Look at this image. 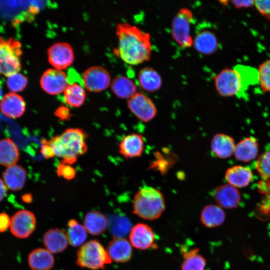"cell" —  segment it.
Segmentation results:
<instances>
[{"label": "cell", "mask_w": 270, "mask_h": 270, "mask_svg": "<svg viewBox=\"0 0 270 270\" xmlns=\"http://www.w3.org/2000/svg\"><path fill=\"white\" fill-rule=\"evenodd\" d=\"M116 34L118 47L114 53L130 65H138L148 61L152 46L150 34L135 26L122 22L118 24Z\"/></svg>", "instance_id": "obj_1"}, {"label": "cell", "mask_w": 270, "mask_h": 270, "mask_svg": "<svg viewBox=\"0 0 270 270\" xmlns=\"http://www.w3.org/2000/svg\"><path fill=\"white\" fill-rule=\"evenodd\" d=\"M257 83L258 70L242 64L224 69L214 78L216 90L220 96L226 97L242 94L249 86Z\"/></svg>", "instance_id": "obj_2"}, {"label": "cell", "mask_w": 270, "mask_h": 270, "mask_svg": "<svg viewBox=\"0 0 270 270\" xmlns=\"http://www.w3.org/2000/svg\"><path fill=\"white\" fill-rule=\"evenodd\" d=\"M88 137L86 132L82 129L68 128L47 142L53 148L55 155L62 158V162L71 164L86 152Z\"/></svg>", "instance_id": "obj_3"}, {"label": "cell", "mask_w": 270, "mask_h": 270, "mask_svg": "<svg viewBox=\"0 0 270 270\" xmlns=\"http://www.w3.org/2000/svg\"><path fill=\"white\" fill-rule=\"evenodd\" d=\"M166 208L164 196L158 188L144 186L134 196L133 213L144 220H154L160 218Z\"/></svg>", "instance_id": "obj_4"}, {"label": "cell", "mask_w": 270, "mask_h": 270, "mask_svg": "<svg viewBox=\"0 0 270 270\" xmlns=\"http://www.w3.org/2000/svg\"><path fill=\"white\" fill-rule=\"evenodd\" d=\"M112 261L106 250L96 240L84 244L76 254V263L82 268L101 269L110 264Z\"/></svg>", "instance_id": "obj_5"}, {"label": "cell", "mask_w": 270, "mask_h": 270, "mask_svg": "<svg viewBox=\"0 0 270 270\" xmlns=\"http://www.w3.org/2000/svg\"><path fill=\"white\" fill-rule=\"evenodd\" d=\"M20 46L14 40L0 38V74L9 76L20 70Z\"/></svg>", "instance_id": "obj_6"}, {"label": "cell", "mask_w": 270, "mask_h": 270, "mask_svg": "<svg viewBox=\"0 0 270 270\" xmlns=\"http://www.w3.org/2000/svg\"><path fill=\"white\" fill-rule=\"evenodd\" d=\"M193 20L192 12L185 8H181L172 20V38L182 48H189L193 45V38L190 34V26Z\"/></svg>", "instance_id": "obj_7"}, {"label": "cell", "mask_w": 270, "mask_h": 270, "mask_svg": "<svg viewBox=\"0 0 270 270\" xmlns=\"http://www.w3.org/2000/svg\"><path fill=\"white\" fill-rule=\"evenodd\" d=\"M130 112L140 120L147 122L156 115L157 109L152 100L144 94L137 92L127 102Z\"/></svg>", "instance_id": "obj_8"}, {"label": "cell", "mask_w": 270, "mask_h": 270, "mask_svg": "<svg viewBox=\"0 0 270 270\" xmlns=\"http://www.w3.org/2000/svg\"><path fill=\"white\" fill-rule=\"evenodd\" d=\"M36 226V219L34 214L28 210H20L11 218L10 228L14 236L24 238L33 232Z\"/></svg>", "instance_id": "obj_9"}, {"label": "cell", "mask_w": 270, "mask_h": 270, "mask_svg": "<svg viewBox=\"0 0 270 270\" xmlns=\"http://www.w3.org/2000/svg\"><path fill=\"white\" fill-rule=\"evenodd\" d=\"M82 84L89 91L99 92L107 88L110 84L108 72L100 66H94L87 69L82 76Z\"/></svg>", "instance_id": "obj_10"}, {"label": "cell", "mask_w": 270, "mask_h": 270, "mask_svg": "<svg viewBox=\"0 0 270 270\" xmlns=\"http://www.w3.org/2000/svg\"><path fill=\"white\" fill-rule=\"evenodd\" d=\"M156 234L151 226L138 222L130 230L129 241L132 246L140 250H146L154 247Z\"/></svg>", "instance_id": "obj_11"}, {"label": "cell", "mask_w": 270, "mask_h": 270, "mask_svg": "<svg viewBox=\"0 0 270 270\" xmlns=\"http://www.w3.org/2000/svg\"><path fill=\"white\" fill-rule=\"evenodd\" d=\"M68 78L62 70L50 68L42 76L40 84L46 93L56 95L64 92L68 86Z\"/></svg>", "instance_id": "obj_12"}, {"label": "cell", "mask_w": 270, "mask_h": 270, "mask_svg": "<svg viewBox=\"0 0 270 270\" xmlns=\"http://www.w3.org/2000/svg\"><path fill=\"white\" fill-rule=\"evenodd\" d=\"M48 60L56 69L62 70L70 66L74 60L72 47L66 42H58L48 50Z\"/></svg>", "instance_id": "obj_13"}, {"label": "cell", "mask_w": 270, "mask_h": 270, "mask_svg": "<svg viewBox=\"0 0 270 270\" xmlns=\"http://www.w3.org/2000/svg\"><path fill=\"white\" fill-rule=\"evenodd\" d=\"M211 196L217 205L227 209L237 208L241 199L238 189L229 184L216 187L211 192Z\"/></svg>", "instance_id": "obj_14"}, {"label": "cell", "mask_w": 270, "mask_h": 270, "mask_svg": "<svg viewBox=\"0 0 270 270\" xmlns=\"http://www.w3.org/2000/svg\"><path fill=\"white\" fill-rule=\"evenodd\" d=\"M132 246L129 240L124 238H114L106 249L112 260L124 263L129 261L132 254Z\"/></svg>", "instance_id": "obj_15"}, {"label": "cell", "mask_w": 270, "mask_h": 270, "mask_svg": "<svg viewBox=\"0 0 270 270\" xmlns=\"http://www.w3.org/2000/svg\"><path fill=\"white\" fill-rule=\"evenodd\" d=\"M144 148L143 136L137 133L124 136L119 144L120 153L126 158H134L141 156Z\"/></svg>", "instance_id": "obj_16"}, {"label": "cell", "mask_w": 270, "mask_h": 270, "mask_svg": "<svg viewBox=\"0 0 270 270\" xmlns=\"http://www.w3.org/2000/svg\"><path fill=\"white\" fill-rule=\"evenodd\" d=\"M193 45L198 52L210 55L216 52L218 48L217 38L212 31L208 29H200L193 39Z\"/></svg>", "instance_id": "obj_17"}, {"label": "cell", "mask_w": 270, "mask_h": 270, "mask_svg": "<svg viewBox=\"0 0 270 270\" xmlns=\"http://www.w3.org/2000/svg\"><path fill=\"white\" fill-rule=\"evenodd\" d=\"M0 108L2 113L8 117L17 118L24 112L26 103L21 96L14 92H10L2 99Z\"/></svg>", "instance_id": "obj_18"}, {"label": "cell", "mask_w": 270, "mask_h": 270, "mask_svg": "<svg viewBox=\"0 0 270 270\" xmlns=\"http://www.w3.org/2000/svg\"><path fill=\"white\" fill-rule=\"evenodd\" d=\"M42 242L45 248L52 254L62 252L68 244L66 233L58 228L48 230L43 236Z\"/></svg>", "instance_id": "obj_19"}, {"label": "cell", "mask_w": 270, "mask_h": 270, "mask_svg": "<svg viewBox=\"0 0 270 270\" xmlns=\"http://www.w3.org/2000/svg\"><path fill=\"white\" fill-rule=\"evenodd\" d=\"M235 146L233 138L224 134H215L210 143L212 154L220 158H226L231 156L234 154Z\"/></svg>", "instance_id": "obj_20"}, {"label": "cell", "mask_w": 270, "mask_h": 270, "mask_svg": "<svg viewBox=\"0 0 270 270\" xmlns=\"http://www.w3.org/2000/svg\"><path fill=\"white\" fill-rule=\"evenodd\" d=\"M252 178L250 169L242 166L230 168L225 174V178L228 184L236 188L246 187L251 182Z\"/></svg>", "instance_id": "obj_21"}, {"label": "cell", "mask_w": 270, "mask_h": 270, "mask_svg": "<svg viewBox=\"0 0 270 270\" xmlns=\"http://www.w3.org/2000/svg\"><path fill=\"white\" fill-rule=\"evenodd\" d=\"M28 263L32 270H50L54 265V258L46 248H38L30 254Z\"/></svg>", "instance_id": "obj_22"}, {"label": "cell", "mask_w": 270, "mask_h": 270, "mask_svg": "<svg viewBox=\"0 0 270 270\" xmlns=\"http://www.w3.org/2000/svg\"><path fill=\"white\" fill-rule=\"evenodd\" d=\"M226 214L222 208L217 204H208L202 210L200 220L208 228H214L221 226L225 221Z\"/></svg>", "instance_id": "obj_23"}, {"label": "cell", "mask_w": 270, "mask_h": 270, "mask_svg": "<svg viewBox=\"0 0 270 270\" xmlns=\"http://www.w3.org/2000/svg\"><path fill=\"white\" fill-rule=\"evenodd\" d=\"M138 82L144 90L153 92L158 91L161 88L162 78L156 70L152 68L146 66L140 70Z\"/></svg>", "instance_id": "obj_24"}, {"label": "cell", "mask_w": 270, "mask_h": 270, "mask_svg": "<svg viewBox=\"0 0 270 270\" xmlns=\"http://www.w3.org/2000/svg\"><path fill=\"white\" fill-rule=\"evenodd\" d=\"M83 226L88 232L92 235L99 236L106 231L108 220L102 213L98 211H90L86 214Z\"/></svg>", "instance_id": "obj_25"}, {"label": "cell", "mask_w": 270, "mask_h": 270, "mask_svg": "<svg viewBox=\"0 0 270 270\" xmlns=\"http://www.w3.org/2000/svg\"><path fill=\"white\" fill-rule=\"evenodd\" d=\"M4 182L8 188L14 191L21 190L26 178V170L19 165L8 167L2 174Z\"/></svg>", "instance_id": "obj_26"}, {"label": "cell", "mask_w": 270, "mask_h": 270, "mask_svg": "<svg viewBox=\"0 0 270 270\" xmlns=\"http://www.w3.org/2000/svg\"><path fill=\"white\" fill-rule=\"evenodd\" d=\"M258 152V144L256 139L250 136L242 140L236 145L234 154L238 160L248 162L256 157Z\"/></svg>", "instance_id": "obj_27"}, {"label": "cell", "mask_w": 270, "mask_h": 270, "mask_svg": "<svg viewBox=\"0 0 270 270\" xmlns=\"http://www.w3.org/2000/svg\"><path fill=\"white\" fill-rule=\"evenodd\" d=\"M19 152L10 138L0 140V164L10 167L15 165L19 159Z\"/></svg>", "instance_id": "obj_28"}, {"label": "cell", "mask_w": 270, "mask_h": 270, "mask_svg": "<svg viewBox=\"0 0 270 270\" xmlns=\"http://www.w3.org/2000/svg\"><path fill=\"white\" fill-rule=\"evenodd\" d=\"M111 88L114 94L122 98H130L137 92V86L129 78L118 76L112 81Z\"/></svg>", "instance_id": "obj_29"}, {"label": "cell", "mask_w": 270, "mask_h": 270, "mask_svg": "<svg viewBox=\"0 0 270 270\" xmlns=\"http://www.w3.org/2000/svg\"><path fill=\"white\" fill-rule=\"evenodd\" d=\"M87 231L84 226L74 219L67 224L66 235L68 244L73 246H82L87 238Z\"/></svg>", "instance_id": "obj_30"}, {"label": "cell", "mask_w": 270, "mask_h": 270, "mask_svg": "<svg viewBox=\"0 0 270 270\" xmlns=\"http://www.w3.org/2000/svg\"><path fill=\"white\" fill-rule=\"evenodd\" d=\"M86 92L82 84L71 82L64 91V98L66 103L74 108L82 106L86 100Z\"/></svg>", "instance_id": "obj_31"}, {"label": "cell", "mask_w": 270, "mask_h": 270, "mask_svg": "<svg viewBox=\"0 0 270 270\" xmlns=\"http://www.w3.org/2000/svg\"><path fill=\"white\" fill-rule=\"evenodd\" d=\"M198 252V248H194L184 254L182 270H205L206 260Z\"/></svg>", "instance_id": "obj_32"}, {"label": "cell", "mask_w": 270, "mask_h": 270, "mask_svg": "<svg viewBox=\"0 0 270 270\" xmlns=\"http://www.w3.org/2000/svg\"><path fill=\"white\" fill-rule=\"evenodd\" d=\"M258 70V84L262 90L270 92V60L263 62Z\"/></svg>", "instance_id": "obj_33"}, {"label": "cell", "mask_w": 270, "mask_h": 270, "mask_svg": "<svg viewBox=\"0 0 270 270\" xmlns=\"http://www.w3.org/2000/svg\"><path fill=\"white\" fill-rule=\"evenodd\" d=\"M255 166L263 178H270V150L265 151L258 158Z\"/></svg>", "instance_id": "obj_34"}, {"label": "cell", "mask_w": 270, "mask_h": 270, "mask_svg": "<svg viewBox=\"0 0 270 270\" xmlns=\"http://www.w3.org/2000/svg\"><path fill=\"white\" fill-rule=\"evenodd\" d=\"M6 83L11 92H18L22 91L26 87L28 80L22 74L16 73L9 76Z\"/></svg>", "instance_id": "obj_35"}, {"label": "cell", "mask_w": 270, "mask_h": 270, "mask_svg": "<svg viewBox=\"0 0 270 270\" xmlns=\"http://www.w3.org/2000/svg\"><path fill=\"white\" fill-rule=\"evenodd\" d=\"M56 172L58 176H62L68 180L74 178L76 176L74 168L70 164L62 162L58 164Z\"/></svg>", "instance_id": "obj_36"}, {"label": "cell", "mask_w": 270, "mask_h": 270, "mask_svg": "<svg viewBox=\"0 0 270 270\" xmlns=\"http://www.w3.org/2000/svg\"><path fill=\"white\" fill-rule=\"evenodd\" d=\"M254 6L262 16L270 20V0H254Z\"/></svg>", "instance_id": "obj_37"}, {"label": "cell", "mask_w": 270, "mask_h": 270, "mask_svg": "<svg viewBox=\"0 0 270 270\" xmlns=\"http://www.w3.org/2000/svg\"><path fill=\"white\" fill-rule=\"evenodd\" d=\"M40 152L45 158H50L54 156L55 154L52 146L48 143L47 140H42Z\"/></svg>", "instance_id": "obj_38"}, {"label": "cell", "mask_w": 270, "mask_h": 270, "mask_svg": "<svg viewBox=\"0 0 270 270\" xmlns=\"http://www.w3.org/2000/svg\"><path fill=\"white\" fill-rule=\"evenodd\" d=\"M11 218L6 213L0 214V232H5L10 227Z\"/></svg>", "instance_id": "obj_39"}, {"label": "cell", "mask_w": 270, "mask_h": 270, "mask_svg": "<svg viewBox=\"0 0 270 270\" xmlns=\"http://www.w3.org/2000/svg\"><path fill=\"white\" fill-rule=\"evenodd\" d=\"M54 114L62 120L69 119L71 116L70 110L64 106L58 108L56 110Z\"/></svg>", "instance_id": "obj_40"}, {"label": "cell", "mask_w": 270, "mask_h": 270, "mask_svg": "<svg viewBox=\"0 0 270 270\" xmlns=\"http://www.w3.org/2000/svg\"><path fill=\"white\" fill-rule=\"evenodd\" d=\"M232 4L237 8H248L254 5V0H236L230 1Z\"/></svg>", "instance_id": "obj_41"}, {"label": "cell", "mask_w": 270, "mask_h": 270, "mask_svg": "<svg viewBox=\"0 0 270 270\" xmlns=\"http://www.w3.org/2000/svg\"><path fill=\"white\" fill-rule=\"evenodd\" d=\"M7 191V187L4 182L0 179V202L2 201L5 196Z\"/></svg>", "instance_id": "obj_42"}, {"label": "cell", "mask_w": 270, "mask_h": 270, "mask_svg": "<svg viewBox=\"0 0 270 270\" xmlns=\"http://www.w3.org/2000/svg\"><path fill=\"white\" fill-rule=\"evenodd\" d=\"M2 91L1 88H0V100H2Z\"/></svg>", "instance_id": "obj_43"}]
</instances>
